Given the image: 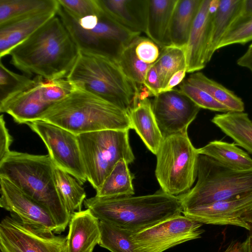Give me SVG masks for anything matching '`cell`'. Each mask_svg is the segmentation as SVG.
<instances>
[{
	"instance_id": "obj_1",
	"label": "cell",
	"mask_w": 252,
	"mask_h": 252,
	"mask_svg": "<svg viewBox=\"0 0 252 252\" xmlns=\"http://www.w3.org/2000/svg\"><path fill=\"white\" fill-rule=\"evenodd\" d=\"M79 49L60 18L52 17L10 52V63L29 77L66 78Z\"/></svg>"
},
{
	"instance_id": "obj_2",
	"label": "cell",
	"mask_w": 252,
	"mask_h": 252,
	"mask_svg": "<svg viewBox=\"0 0 252 252\" xmlns=\"http://www.w3.org/2000/svg\"><path fill=\"white\" fill-rule=\"evenodd\" d=\"M99 221L137 233L180 215L183 208L179 196L161 189L152 194L118 197L96 195L83 203Z\"/></svg>"
},
{
	"instance_id": "obj_3",
	"label": "cell",
	"mask_w": 252,
	"mask_h": 252,
	"mask_svg": "<svg viewBox=\"0 0 252 252\" xmlns=\"http://www.w3.org/2000/svg\"><path fill=\"white\" fill-rule=\"evenodd\" d=\"M54 166L49 155L11 151L0 161V176L7 178L45 208L55 222L59 234L65 230L71 215L58 193Z\"/></svg>"
},
{
	"instance_id": "obj_4",
	"label": "cell",
	"mask_w": 252,
	"mask_h": 252,
	"mask_svg": "<svg viewBox=\"0 0 252 252\" xmlns=\"http://www.w3.org/2000/svg\"><path fill=\"white\" fill-rule=\"evenodd\" d=\"M38 120L52 123L76 135L107 129H132L128 112L79 89L51 105Z\"/></svg>"
},
{
	"instance_id": "obj_5",
	"label": "cell",
	"mask_w": 252,
	"mask_h": 252,
	"mask_svg": "<svg viewBox=\"0 0 252 252\" xmlns=\"http://www.w3.org/2000/svg\"><path fill=\"white\" fill-rule=\"evenodd\" d=\"M66 78L77 89L94 94L128 112L139 91L117 60L81 51Z\"/></svg>"
},
{
	"instance_id": "obj_6",
	"label": "cell",
	"mask_w": 252,
	"mask_h": 252,
	"mask_svg": "<svg viewBox=\"0 0 252 252\" xmlns=\"http://www.w3.org/2000/svg\"><path fill=\"white\" fill-rule=\"evenodd\" d=\"M57 15L79 51L101 55L117 61L124 49L140 34L117 23L102 8L96 14L75 19L69 16L59 4Z\"/></svg>"
},
{
	"instance_id": "obj_7",
	"label": "cell",
	"mask_w": 252,
	"mask_h": 252,
	"mask_svg": "<svg viewBox=\"0 0 252 252\" xmlns=\"http://www.w3.org/2000/svg\"><path fill=\"white\" fill-rule=\"evenodd\" d=\"M195 186L179 195L183 211L252 191V170L229 168L216 160L199 155Z\"/></svg>"
},
{
	"instance_id": "obj_8",
	"label": "cell",
	"mask_w": 252,
	"mask_h": 252,
	"mask_svg": "<svg viewBox=\"0 0 252 252\" xmlns=\"http://www.w3.org/2000/svg\"><path fill=\"white\" fill-rule=\"evenodd\" d=\"M128 131L107 129L77 135L87 181L96 191L119 160L129 164L135 159Z\"/></svg>"
},
{
	"instance_id": "obj_9",
	"label": "cell",
	"mask_w": 252,
	"mask_h": 252,
	"mask_svg": "<svg viewBox=\"0 0 252 252\" xmlns=\"http://www.w3.org/2000/svg\"><path fill=\"white\" fill-rule=\"evenodd\" d=\"M199 155L188 133L164 138L156 154L155 170L161 189L174 196L189 191L197 177Z\"/></svg>"
},
{
	"instance_id": "obj_10",
	"label": "cell",
	"mask_w": 252,
	"mask_h": 252,
	"mask_svg": "<svg viewBox=\"0 0 252 252\" xmlns=\"http://www.w3.org/2000/svg\"><path fill=\"white\" fill-rule=\"evenodd\" d=\"M41 139L54 164L83 185L87 179L77 135L52 123L36 120L27 124Z\"/></svg>"
},
{
	"instance_id": "obj_11",
	"label": "cell",
	"mask_w": 252,
	"mask_h": 252,
	"mask_svg": "<svg viewBox=\"0 0 252 252\" xmlns=\"http://www.w3.org/2000/svg\"><path fill=\"white\" fill-rule=\"evenodd\" d=\"M202 223L178 215L137 233L132 239L138 252H163L187 241L200 238Z\"/></svg>"
},
{
	"instance_id": "obj_12",
	"label": "cell",
	"mask_w": 252,
	"mask_h": 252,
	"mask_svg": "<svg viewBox=\"0 0 252 252\" xmlns=\"http://www.w3.org/2000/svg\"><path fill=\"white\" fill-rule=\"evenodd\" d=\"M66 237L44 233L6 216L0 223V252H63Z\"/></svg>"
},
{
	"instance_id": "obj_13",
	"label": "cell",
	"mask_w": 252,
	"mask_h": 252,
	"mask_svg": "<svg viewBox=\"0 0 252 252\" xmlns=\"http://www.w3.org/2000/svg\"><path fill=\"white\" fill-rule=\"evenodd\" d=\"M152 106L163 138L188 133L189 125L201 109L181 91L175 88L155 96Z\"/></svg>"
},
{
	"instance_id": "obj_14",
	"label": "cell",
	"mask_w": 252,
	"mask_h": 252,
	"mask_svg": "<svg viewBox=\"0 0 252 252\" xmlns=\"http://www.w3.org/2000/svg\"><path fill=\"white\" fill-rule=\"evenodd\" d=\"M0 206L24 224L44 233L58 234L53 219L38 203L6 177L0 176Z\"/></svg>"
},
{
	"instance_id": "obj_15",
	"label": "cell",
	"mask_w": 252,
	"mask_h": 252,
	"mask_svg": "<svg viewBox=\"0 0 252 252\" xmlns=\"http://www.w3.org/2000/svg\"><path fill=\"white\" fill-rule=\"evenodd\" d=\"M252 208V191L183 211L184 216L201 223L231 225L251 230L242 216Z\"/></svg>"
},
{
	"instance_id": "obj_16",
	"label": "cell",
	"mask_w": 252,
	"mask_h": 252,
	"mask_svg": "<svg viewBox=\"0 0 252 252\" xmlns=\"http://www.w3.org/2000/svg\"><path fill=\"white\" fill-rule=\"evenodd\" d=\"M44 80L34 76L23 89L0 100V112L9 114L18 124L38 120L52 105L45 94Z\"/></svg>"
},
{
	"instance_id": "obj_17",
	"label": "cell",
	"mask_w": 252,
	"mask_h": 252,
	"mask_svg": "<svg viewBox=\"0 0 252 252\" xmlns=\"http://www.w3.org/2000/svg\"><path fill=\"white\" fill-rule=\"evenodd\" d=\"M215 0H202L186 46L187 73L203 69L210 62L212 7Z\"/></svg>"
},
{
	"instance_id": "obj_18",
	"label": "cell",
	"mask_w": 252,
	"mask_h": 252,
	"mask_svg": "<svg viewBox=\"0 0 252 252\" xmlns=\"http://www.w3.org/2000/svg\"><path fill=\"white\" fill-rule=\"evenodd\" d=\"M149 96L145 89L139 90L128 114L132 129L148 149L156 155L163 137L156 120Z\"/></svg>"
},
{
	"instance_id": "obj_19",
	"label": "cell",
	"mask_w": 252,
	"mask_h": 252,
	"mask_svg": "<svg viewBox=\"0 0 252 252\" xmlns=\"http://www.w3.org/2000/svg\"><path fill=\"white\" fill-rule=\"evenodd\" d=\"M63 252H93L100 240L99 220L88 209L71 217Z\"/></svg>"
},
{
	"instance_id": "obj_20",
	"label": "cell",
	"mask_w": 252,
	"mask_h": 252,
	"mask_svg": "<svg viewBox=\"0 0 252 252\" xmlns=\"http://www.w3.org/2000/svg\"><path fill=\"white\" fill-rule=\"evenodd\" d=\"M105 13L130 31L145 32L148 0H99Z\"/></svg>"
},
{
	"instance_id": "obj_21",
	"label": "cell",
	"mask_w": 252,
	"mask_h": 252,
	"mask_svg": "<svg viewBox=\"0 0 252 252\" xmlns=\"http://www.w3.org/2000/svg\"><path fill=\"white\" fill-rule=\"evenodd\" d=\"M58 12V11H57ZM40 13L14 20L0 26V58L9 55L17 45L29 37L57 14Z\"/></svg>"
},
{
	"instance_id": "obj_22",
	"label": "cell",
	"mask_w": 252,
	"mask_h": 252,
	"mask_svg": "<svg viewBox=\"0 0 252 252\" xmlns=\"http://www.w3.org/2000/svg\"><path fill=\"white\" fill-rule=\"evenodd\" d=\"M178 0H148L145 33L160 48L171 44L170 28Z\"/></svg>"
},
{
	"instance_id": "obj_23",
	"label": "cell",
	"mask_w": 252,
	"mask_h": 252,
	"mask_svg": "<svg viewBox=\"0 0 252 252\" xmlns=\"http://www.w3.org/2000/svg\"><path fill=\"white\" fill-rule=\"evenodd\" d=\"M244 0H216L213 12L210 54L212 58L221 39L242 17Z\"/></svg>"
},
{
	"instance_id": "obj_24",
	"label": "cell",
	"mask_w": 252,
	"mask_h": 252,
	"mask_svg": "<svg viewBox=\"0 0 252 252\" xmlns=\"http://www.w3.org/2000/svg\"><path fill=\"white\" fill-rule=\"evenodd\" d=\"M211 121L237 146L252 155V122L247 113L229 111L218 114Z\"/></svg>"
},
{
	"instance_id": "obj_25",
	"label": "cell",
	"mask_w": 252,
	"mask_h": 252,
	"mask_svg": "<svg viewBox=\"0 0 252 252\" xmlns=\"http://www.w3.org/2000/svg\"><path fill=\"white\" fill-rule=\"evenodd\" d=\"M197 152L199 155L209 157L229 168L252 170V158L235 143L214 140L197 149Z\"/></svg>"
},
{
	"instance_id": "obj_26",
	"label": "cell",
	"mask_w": 252,
	"mask_h": 252,
	"mask_svg": "<svg viewBox=\"0 0 252 252\" xmlns=\"http://www.w3.org/2000/svg\"><path fill=\"white\" fill-rule=\"evenodd\" d=\"M202 0H178L170 28L171 44L185 47Z\"/></svg>"
},
{
	"instance_id": "obj_27",
	"label": "cell",
	"mask_w": 252,
	"mask_h": 252,
	"mask_svg": "<svg viewBox=\"0 0 252 252\" xmlns=\"http://www.w3.org/2000/svg\"><path fill=\"white\" fill-rule=\"evenodd\" d=\"M58 0H0V26L36 14L58 11Z\"/></svg>"
},
{
	"instance_id": "obj_28",
	"label": "cell",
	"mask_w": 252,
	"mask_h": 252,
	"mask_svg": "<svg viewBox=\"0 0 252 252\" xmlns=\"http://www.w3.org/2000/svg\"><path fill=\"white\" fill-rule=\"evenodd\" d=\"M58 193L67 212L72 215L81 211L86 193L83 185L74 176L57 167L53 168Z\"/></svg>"
},
{
	"instance_id": "obj_29",
	"label": "cell",
	"mask_w": 252,
	"mask_h": 252,
	"mask_svg": "<svg viewBox=\"0 0 252 252\" xmlns=\"http://www.w3.org/2000/svg\"><path fill=\"white\" fill-rule=\"evenodd\" d=\"M186 80L207 93L216 100L226 107L229 111L244 112V103L240 97L202 72L193 73Z\"/></svg>"
},
{
	"instance_id": "obj_30",
	"label": "cell",
	"mask_w": 252,
	"mask_h": 252,
	"mask_svg": "<svg viewBox=\"0 0 252 252\" xmlns=\"http://www.w3.org/2000/svg\"><path fill=\"white\" fill-rule=\"evenodd\" d=\"M132 179L127 163L125 160H120L110 172L100 188L96 191L95 195L106 197L133 195L134 190Z\"/></svg>"
},
{
	"instance_id": "obj_31",
	"label": "cell",
	"mask_w": 252,
	"mask_h": 252,
	"mask_svg": "<svg viewBox=\"0 0 252 252\" xmlns=\"http://www.w3.org/2000/svg\"><path fill=\"white\" fill-rule=\"evenodd\" d=\"M154 65L161 87L160 93L175 72L187 68L186 46L171 44L161 47L159 57Z\"/></svg>"
},
{
	"instance_id": "obj_32",
	"label": "cell",
	"mask_w": 252,
	"mask_h": 252,
	"mask_svg": "<svg viewBox=\"0 0 252 252\" xmlns=\"http://www.w3.org/2000/svg\"><path fill=\"white\" fill-rule=\"evenodd\" d=\"M99 226L100 247L111 252H138L132 232L102 221H99Z\"/></svg>"
},
{
	"instance_id": "obj_33",
	"label": "cell",
	"mask_w": 252,
	"mask_h": 252,
	"mask_svg": "<svg viewBox=\"0 0 252 252\" xmlns=\"http://www.w3.org/2000/svg\"><path fill=\"white\" fill-rule=\"evenodd\" d=\"M134 39L124 49L117 61L126 75L140 90L144 88L145 77L152 64H146L137 58L135 52Z\"/></svg>"
},
{
	"instance_id": "obj_34",
	"label": "cell",
	"mask_w": 252,
	"mask_h": 252,
	"mask_svg": "<svg viewBox=\"0 0 252 252\" xmlns=\"http://www.w3.org/2000/svg\"><path fill=\"white\" fill-rule=\"evenodd\" d=\"M179 87V90L200 108L222 113L229 111L226 107L216 100L207 93L189 83L186 80H184Z\"/></svg>"
},
{
	"instance_id": "obj_35",
	"label": "cell",
	"mask_w": 252,
	"mask_h": 252,
	"mask_svg": "<svg viewBox=\"0 0 252 252\" xmlns=\"http://www.w3.org/2000/svg\"><path fill=\"white\" fill-rule=\"evenodd\" d=\"M32 79L25 74H19L7 68L0 62V100L23 89Z\"/></svg>"
},
{
	"instance_id": "obj_36",
	"label": "cell",
	"mask_w": 252,
	"mask_h": 252,
	"mask_svg": "<svg viewBox=\"0 0 252 252\" xmlns=\"http://www.w3.org/2000/svg\"><path fill=\"white\" fill-rule=\"evenodd\" d=\"M252 41V17L240 19L224 35L217 50L233 44H245Z\"/></svg>"
},
{
	"instance_id": "obj_37",
	"label": "cell",
	"mask_w": 252,
	"mask_h": 252,
	"mask_svg": "<svg viewBox=\"0 0 252 252\" xmlns=\"http://www.w3.org/2000/svg\"><path fill=\"white\" fill-rule=\"evenodd\" d=\"M61 7L75 19L96 14L102 8L99 0H58Z\"/></svg>"
},
{
	"instance_id": "obj_38",
	"label": "cell",
	"mask_w": 252,
	"mask_h": 252,
	"mask_svg": "<svg viewBox=\"0 0 252 252\" xmlns=\"http://www.w3.org/2000/svg\"><path fill=\"white\" fill-rule=\"evenodd\" d=\"M135 52L143 63L154 64L158 59L161 48L150 38L138 36L134 39Z\"/></svg>"
},
{
	"instance_id": "obj_39",
	"label": "cell",
	"mask_w": 252,
	"mask_h": 252,
	"mask_svg": "<svg viewBox=\"0 0 252 252\" xmlns=\"http://www.w3.org/2000/svg\"><path fill=\"white\" fill-rule=\"evenodd\" d=\"M143 88L150 96H155L160 93L161 87L157 69L154 63L152 64L146 73Z\"/></svg>"
},
{
	"instance_id": "obj_40",
	"label": "cell",
	"mask_w": 252,
	"mask_h": 252,
	"mask_svg": "<svg viewBox=\"0 0 252 252\" xmlns=\"http://www.w3.org/2000/svg\"><path fill=\"white\" fill-rule=\"evenodd\" d=\"M12 138L6 126L3 115L0 117V161L4 159L11 151L10 146Z\"/></svg>"
},
{
	"instance_id": "obj_41",
	"label": "cell",
	"mask_w": 252,
	"mask_h": 252,
	"mask_svg": "<svg viewBox=\"0 0 252 252\" xmlns=\"http://www.w3.org/2000/svg\"><path fill=\"white\" fill-rule=\"evenodd\" d=\"M187 73V68L182 69L175 72L170 77L166 86L161 93L170 91L174 89L175 87L180 84L184 81Z\"/></svg>"
},
{
	"instance_id": "obj_42",
	"label": "cell",
	"mask_w": 252,
	"mask_h": 252,
	"mask_svg": "<svg viewBox=\"0 0 252 252\" xmlns=\"http://www.w3.org/2000/svg\"><path fill=\"white\" fill-rule=\"evenodd\" d=\"M236 63L237 65L247 68L252 74V43L245 53L238 59Z\"/></svg>"
},
{
	"instance_id": "obj_43",
	"label": "cell",
	"mask_w": 252,
	"mask_h": 252,
	"mask_svg": "<svg viewBox=\"0 0 252 252\" xmlns=\"http://www.w3.org/2000/svg\"><path fill=\"white\" fill-rule=\"evenodd\" d=\"M248 240L247 238L243 242H231L224 252H248Z\"/></svg>"
},
{
	"instance_id": "obj_44",
	"label": "cell",
	"mask_w": 252,
	"mask_h": 252,
	"mask_svg": "<svg viewBox=\"0 0 252 252\" xmlns=\"http://www.w3.org/2000/svg\"><path fill=\"white\" fill-rule=\"evenodd\" d=\"M252 17V0H244L242 16L240 19Z\"/></svg>"
},
{
	"instance_id": "obj_45",
	"label": "cell",
	"mask_w": 252,
	"mask_h": 252,
	"mask_svg": "<svg viewBox=\"0 0 252 252\" xmlns=\"http://www.w3.org/2000/svg\"><path fill=\"white\" fill-rule=\"evenodd\" d=\"M242 219L249 224L252 231V208L242 216Z\"/></svg>"
},
{
	"instance_id": "obj_46",
	"label": "cell",
	"mask_w": 252,
	"mask_h": 252,
	"mask_svg": "<svg viewBox=\"0 0 252 252\" xmlns=\"http://www.w3.org/2000/svg\"><path fill=\"white\" fill-rule=\"evenodd\" d=\"M247 238L248 239V252H252V234L249 235Z\"/></svg>"
},
{
	"instance_id": "obj_47",
	"label": "cell",
	"mask_w": 252,
	"mask_h": 252,
	"mask_svg": "<svg viewBox=\"0 0 252 252\" xmlns=\"http://www.w3.org/2000/svg\"><path fill=\"white\" fill-rule=\"evenodd\" d=\"M251 121H252V120Z\"/></svg>"
}]
</instances>
